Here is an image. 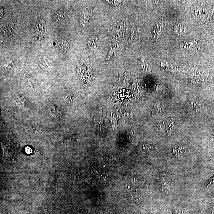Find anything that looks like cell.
<instances>
[{
    "label": "cell",
    "mask_w": 214,
    "mask_h": 214,
    "mask_svg": "<svg viewBox=\"0 0 214 214\" xmlns=\"http://www.w3.org/2000/svg\"><path fill=\"white\" fill-rule=\"evenodd\" d=\"M36 36L39 39L43 38L46 33V24L42 19H39L36 22L35 27Z\"/></svg>",
    "instance_id": "cell-1"
},
{
    "label": "cell",
    "mask_w": 214,
    "mask_h": 214,
    "mask_svg": "<svg viewBox=\"0 0 214 214\" xmlns=\"http://www.w3.org/2000/svg\"><path fill=\"white\" fill-rule=\"evenodd\" d=\"M15 26L12 22H8L5 24L1 28L2 32L5 36H11L13 34V30Z\"/></svg>",
    "instance_id": "cell-2"
},
{
    "label": "cell",
    "mask_w": 214,
    "mask_h": 214,
    "mask_svg": "<svg viewBox=\"0 0 214 214\" xmlns=\"http://www.w3.org/2000/svg\"><path fill=\"white\" fill-rule=\"evenodd\" d=\"M173 153L177 157H182L186 155L189 152V149L184 146L176 147L173 149Z\"/></svg>",
    "instance_id": "cell-3"
},
{
    "label": "cell",
    "mask_w": 214,
    "mask_h": 214,
    "mask_svg": "<svg viewBox=\"0 0 214 214\" xmlns=\"http://www.w3.org/2000/svg\"><path fill=\"white\" fill-rule=\"evenodd\" d=\"M153 147L150 144L147 143H143L139 145L137 148V151L139 153H146L152 150Z\"/></svg>",
    "instance_id": "cell-4"
},
{
    "label": "cell",
    "mask_w": 214,
    "mask_h": 214,
    "mask_svg": "<svg viewBox=\"0 0 214 214\" xmlns=\"http://www.w3.org/2000/svg\"><path fill=\"white\" fill-rule=\"evenodd\" d=\"M65 12L63 10H59L54 13L53 15L54 19L57 22L62 21L65 18Z\"/></svg>",
    "instance_id": "cell-5"
},
{
    "label": "cell",
    "mask_w": 214,
    "mask_h": 214,
    "mask_svg": "<svg viewBox=\"0 0 214 214\" xmlns=\"http://www.w3.org/2000/svg\"><path fill=\"white\" fill-rule=\"evenodd\" d=\"M50 114L52 117H59L62 116V112L58 107L54 106L49 110Z\"/></svg>",
    "instance_id": "cell-6"
},
{
    "label": "cell",
    "mask_w": 214,
    "mask_h": 214,
    "mask_svg": "<svg viewBox=\"0 0 214 214\" xmlns=\"http://www.w3.org/2000/svg\"><path fill=\"white\" fill-rule=\"evenodd\" d=\"M59 44L60 48L63 51L67 52L69 49V44L66 40L63 39L60 40L59 42Z\"/></svg>",
    "instance_id": "cell-7"
},
{
    "label": "cell",
    "mask_w": 214,
    "mask_h": 214,
    "mask_svg": "<svg viewBox=\"0 0 214 214\" xmlns=\"http://www.w3.org/2000/svg\"><path fill=\"white\" fill-rule=\"evenodd\" d=\"M167 133L170 134L174 127V122L172 119H169L167 120Z\"/></svg>",
    "instance_id": "cell-8"
},
{
    "label": "cell",
    "mask_w": 214,
    "mask_h": 214,
    "mask_svg": "<svg viewBox=\"0 0 214 214\" xmlns=\"http://www.w3.org/2000/svg\"><path fill=\"white\" fill-rule=\"evenodd\" d=\"M161 186L165 190H168L170 188V183L169 181L164 180L161 181Z\"/></svg>",
    "instance_id": "cell-9"
},
{
    "label": "cell",
    "mask_w": 214,
    "mask_h": 214,
    "mask_svg": "<svg viewBox=\"0 0 214 214\" xmlns=\"http://www.w3.org/2000/svg\"><path fill=\"white\" fill-rule=\"evenodd\" d=\"M88 45L92 49H94L96 48V43L94 40L90 39L88 42Z\"/></svg>",
    "instance_id": "cell-10"
},
{
    "label": "cell",
    "mask_w": 214,
    "mask_h": 214,
    "mask_svg": "<svg viewBox=\"0 0 214 214\" xmlns=\"http://www.w3.org/2000/svg\"><path fill=\"white\" fill-rule=\"evenodd\" d=\"M191 104L194 108L196 110V112H197L200 110V106L199 103H197V102H192L191 103Z\"/></svg>",
    "instance_id": "cell-11"
},
{
    "label": "cell",
    "mask_w": 214,
    "mask_h": 214,
    "mask_svg": "<svg viewBox=\"0 0 214 214\" xmlns=\"http://www.w3.org/2000/svg\"><path fill=\"white\" fill-rule=\"evenodd\" d=\"M211 140H214V130L213 131V132L212 134L211 137Z\"/></svg>",
    "instance_id": "cell-12"
},
{
    "label": "cell",
    "mask_w": 214,
    "mask_h": 214,
    "mask_svg": "<svg viewBox=\"0 0 214 214\" xmlns=\"http://www.w3.org/2000/svg\"><path fill=\"white\" fill-rule=\"evenodd\" d=\"M213 20H214V13L213 14Z\"/></svg>",
    "instance_id": "cell-13"
}]
</instances>
